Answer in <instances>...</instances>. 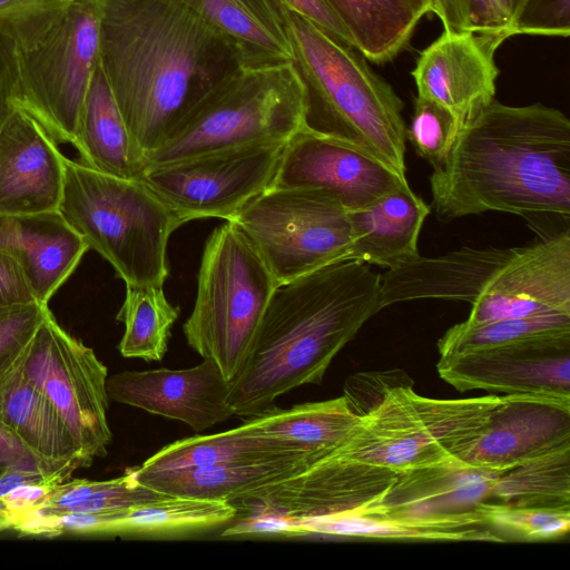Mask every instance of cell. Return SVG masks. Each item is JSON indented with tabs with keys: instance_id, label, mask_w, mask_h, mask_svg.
Here are the masks:
<instances>
[{
	"instance_id": "e575fe53",
	"label": "cell",
	"mask_w": 570,
	"mask_h": 570,
	"mask_svg": "<svg viewBox=\"0 0 570 570\" xmlns=\"http://www.w3.org/2000/svg\"><path fill=\"white\" fill-rule=\"evenodd\" d=\"M485 517L507 541L556 540L567 535L570 529V509H495Z\"/></svg>"
},
{
	"instance_id": "6da1fadb",
	"label": "cell",
	"mask_w": 570,
	"mask_h": 570,
	"mask_svg": "<svg viewBox=\"0 0 570 570\" xmlns=\"http://www.w3.org/2000/svg\"><path fill=\"white\" fill-rule=\"evenodd\" d=\"M440 222L509 213L540 239L570 230V120L560 110L495 99L461 127L430 178Z\"/></svg>"
},
{
	"instance_id": "4fadbf2b",
	"label": "cell",
	"mask_w": 570,
	"mask_h": 570,
	"mask_svg": "<svg viewBox=\"0 0 570 570\" xmlns=\"http://www.w3.org/2000/svg\"><path fill=\"white\" fill-rule=\"evenodd\" d=\"M287 141L250 144L146 169L139 179L183 224L229 220L271 187Z\"/></svg>"
},
{
	"instance_id": "5bb4252c",
	"label": "cell",
	"mask_w": 570,
	"mask_h": 570,
	"mask_svg": "<svg viewBox=\"0 0 570 570\" xmlns=\"http://www.w3.org/2000/svg\"><path fill=\"white\" fill-rule=\"evenodd\" d=\"M436 368L460 392L570 399V333L456 354L440 358Z\"/></svg>"
},
{
	"instance_id": "d6a6232c",
	"label": "cell",
	"mask_w": 570,
	"mask_h": 570,
	"mask_svg": "<svg viewBox=\"0 0 570 570\" xmlns=\"http://www.w3.org/2000/svg\"><path fill=\"white\" fill-rule=\"evenodd\" d=\"M167 494L139 483L134 469L106 481L67 480L57 484L38 512H110L157 500Z\"/></svg>"
},
{
	"instance_id": "7a4b0ae2",
	"label": "cell",
	"mask_w": 570,
	"mask_h": 570,
	"mask_svg": "<svg viewBox=\"0 0 570 570\" xmlns=\"http://www.w3.org/2000/svg\"><path fill=\"white\" fill-rule=\"evenodd\" d=\"M99 62L146 158L243 67L234 48L178 0H100Z\"/></svg>"
},
{
	"instance_id": "7c38bea8",
	"label": "cell",
	"mask_w": 570,
	"mask_h": 570,
	"mask_svg": "<svg viewBox=\"0 0 570 570\" xmlns=\"http://www.w3.org/2000/svg\"><path fill=\"white\" fill-rule=\"evenodd\" d=\"M18 364L50 402L90 465L107 454L108 370L94 350L63 330L49 309Z\"/></svg>"
},
{
	"instance_id": "bcb514c9",
	"label": "cell",
	"mask_w": 570,
	"mask_h": 570,
	"mask_svg": "<svg viewBox=\"0 0 570 570\" xmlns=\"http://www.w3.org/2000/svg\"><path fill=\"white\" fill-rule=\"evenodd\" d=\"M414 4L419 8V10L425 14L431 12V1L430 0H412Z\"/></svg>"
},
{
	"instance_id": "8d00e7d4",
	"label": "cell",
	"mask_w": 570,
	"mask_h": 570,
	"mask_svg": "<svg viewBox=\"0 0 570 570\" xmlns=\"http://www.w3.org/2000/svg\"><path fill=\"white\" fill-rule=\"evenodd\" d=\"M48 311L39 302L0 306V375L17 364Z\"/></svg>"
},
{
	"instance_id": "603a6c76",
	"label": "cell",
	"mask_w": 570,
	"mask_h": 570,
	"mask_svg": "<svg viewBox=\"0 0 570 570\" xmlns=\"http://www.w3.org/2000/svg\"><path fill=\"white\" fill-rule=\"evenodd\" d=\"M217 31L244 69L293 63L278 12L268 0H178Z\"/></svg>"
},
{
	"instance_id": "ac0fdd59",
	"label": "cell",
	"mask_w": 570,
	"mask_h": 570,
	"mask_svg": "<svg viewBox=\"0 0 570 570\" xmlns=\"http://www.w3.org/2000/svg\"><path fill=\"white\" fill-rule=\"evenodd\" d=\"M504 40L499 35L444 30L416 60L412 77L417 96L446 108L463 125L494 99V53Z\"/></svg>"
},
{
	"instance_id": "f6af8a7d",
	"label": "cell",
	"mask_w": 570,
	"mask_h": 570,
	"mask_svg": "<svg viewBox=\"0 0 570 570\" xmlns=\"http://www.w3.org/2000/svg\"><path fill=\"white\" fill-rule=\"evenodd\" d=\"M512 23L515 32V21L527 0H498ZM517 36V33H515Z\"/></svg>"
},
{
	"instance_id": "f35d334b",
	"label": "cell",
	"mask_w": 570,
	"mask_h": 570,
	"mask_svg": "<svg viewBox=\"0 0 570 570\" xmlns=\"http://www.w3.org/2000/svg\"><path fill=\"white\" fill-rule=\"evenodd\" d=\"M401 385H413V381L401 370L357 373L344 384V394L352 411L360 417L376 409L387 393Z\"/></svg>"
},
{
	"instance_id": "d4e9b609",
	"label": "cell",
	"mask_w": 570,
	"mask_h": 570,
	"mask_svg": "<svg viewBox=\"0 0 570 570\" xmlns=\"http://www.w3.org/2000/svg\"><path fill=\"white\" fill-rule=\"evenodd\" d=\"M75 148L85 165L122 178H139L145 157L135 145L98 63L77 128Z\"/></svg>"
},
{
	"instance_id": "9c48e42d",
	"label": "cell",
	"mask_w": 570,
	"mask_h": 570,
	"mask_svg": "<svg viewBox=\"0 0 570 570\" xmlns=\"http://www.w3.org/2000/svg\"><path fill=\"white\" fill-rule=\"evenodd\" d=\"M503 395L439 400L413 385L392 389L362 417L335 453L346 460L397 473L455 461L479 435Z\"/></svg>"
},
{
	"instance_id": "b9f144b4",
	"label": "cell",
	"mask_w": 570,
	"mask_h": 570,
	"mask_svg": "<svg viewBox=\"0 0 570 570\" xmlns=\"http://www.w3.org/2000/svg\"><path fill=\"white\" fill-rule=\"evenodd\" d=\"M268 1L277 12L282 8L294 11L316 24L337 41L354 48L348 32L323 0Z\"/></svg>"
},
{
	"instance_id": "836d02e7",
	"label": "cell",
	"mask_w": 570,
	"mask_h": 570,
	"mask_svg": "<svg viewBox=\"0 0 570 570\" xmlns=\"http://www.w3.org/2000/svg\"><path fill=\"white\" fill-rule=\"evenodd\" d=\"M462 126L446 108L416 96L406 140L434 169L446 160Z\"/></svg>"
},
{
	"instance_id": "7dc6e473",
	"label": "cell",
	"mask_w": 570,
	"mask_h": 570,
	"mask_svg": "<svg viewBox=\"0 0 570 570\" xmlns=\"http://www.w3.org/2000/svg\"><path fill=\"white\" fill-rule=\"evenodd\" d=\"M1 530V529H0Z\"/></svg>"
},
{
	"instance_id": "4316f807",
	"label": "cell",
	"mask_w": 570,
	"mask_h": 570,
	"mask_svg": "<svg viewBox=\"0 0 570 570\" xmlns=\"http://www.w3.org/2000/svg\"><path fill=\"white\" fill-rule=\"evenodd\" d=\"M367 60L385 63L409 43L424 16L412 0H323Z\"/></svg>"
},
{
	"instance_id": "ab89813d",
	"label": "cell",
	"mask_w": 570,
	"mask_h": 570,
	"mask_svg": "<svg viewBox=\"0 0 570 570\" xmlns=\"http://www.w3.org/2000/svg\"><path fill=\"white\" fill-rule=\"evenodd\" d=\"M517 35H570V0H527L517 21Z\"/></svg>"
},
{
	"instance_id": "44dd1931",
	"label": "cell",
	"mask_w": 570,
	"mask_h": 570,
	"mask_svg": "<svg viewBox=\"0 0 570 570\" xmlns=\"http://www.w3.org/2000/svg\"><path fill=\"white\" fill-rule=\"evenodd\" d=\"M431 213L410 185L386 194L375 203L348 212L352 248L350 259L385 269L417 257L419 237Z\"/></svg>"
},
{
	"instance_id": "ba28073f",
	"label": "cell",
	"mask_w": 570,
	"mask_h": 570,
	"mask_svg": "<svg viewBox=\"0 0 570 570\" xmlns=\"http://www.w3.org/2000/svg\"><path fill=\"white\" fill-rule=\"evenodd\" d=\"M243 230L227 220L206 240L194 308L184 323L188 345L232 381L243 367L277 286Z\"/></svg>"
},
{
	"instance_id": "83f0119b",
	"label": "cell",
	"mask_w": 570,
	"mask_h": 570,
	"mask_svg": "<svg viewBox=\"0 0 570 570\" xmlns=\"http://www.w3.org/2000/svg\"><path fill=\"white\" fill-rule=\"evenodd\" d=\"M237 508L225 500L165 495L120 510L112 534L167 538L199 533L232 523Z\"/></svg>"
},
{
	"instance_id": "484cf974",
	"label": "cell",
	"mask_w": 570,
	"mask_h": 570,
	"mask_svg": "<svg viewBox=\"0 0 570 570\" xmlns=\"http://www.w3.org/2000/svg\"><path fill=\"white\" fill-rule=\"evenodd\" d=\"M307 452L294 442L262 433L252 419L237 428L210 435H196L165 445L138 469L173 471L214 465L250 464Z\"/></svg>"
},
{
	"instance_id": "3957f363",
	"label": "cell",
	"mask_w": 570,
	"mask_h": 570,
	"mask_svg": "<svg viewBox=\"0 0 570 570\" xmlns=\"http://www.w3.org/2000/svg\"><path fill=\"white\" fill-rule=\"evenodd\" d=\"M381 274L338 261L275 287L238 374L228 382L234 415L250 419L281 395L321 384L337 353L381 308Z\"/></svg>"
},
{
	"instance_id": "f546056e",
	"label": "cell",
	"mask_w": 570,
	"mask_h": 570,
	"mask_svg": "<svg viewBox=\"0 0 570 570\" xmlns=\"http://www.w3.org/2000/svg\"><path fill=\"white\" fill-rule=\"evenodd\" d=\"M125 301L116 316L125 332L118 344L124 357L161 361L168 350L179 308L160 285H126Z\"/></svg>"
},
{
	"instance_id": "ffe728a7",
	"label": "cell",
	"mask_w": 570,
	"mask_h": 570,
	"mask_svg": "<svg viewBox=\"0 0 570 570\" xmlns=\"http://www.w3.org/2000/svg\"><path fill=\"white\" fill-rule=\"evenodd\" d=\"M89 249L61 212L0 216V250L20 265L41 304H47Z\"/></svg>"
},
{
	"instance_id": "f1b7e54d",
	"label": "cell",
	"mask_w": 570,
	"mask_h": 570,
	"mask_svg": "<svg viewBox=\"0 0 570 570\" xmlns=\"http://www.w3.org/2000/svg\"><path fill=\"white\" fill-rule=\"evenodd\" d=\"M264 434L291 441L305 451L334 450L357 429L362 417L346 399L307 402L288 409H277L250 417Z\"/></svg>"
},
{
	"instance_id": "e0dca14e",
	"label": "cell",
	"mask_w": 570,
	"mask_h": 570,
	"mask_svg": "<svg viewBox=\"0 0 570 570\" xmlns=\"http://www.w3.org/2000/svg\"><path fill=\"white\" fill-rule=\"evenodd\" d=\"M109 399L202 432L234 416L228 381L215 361L183 370L124 371L107 379Z\"/></svg>"
},
{
	"instance_id": "7bdbcfd3",
	"label": "cell",
	"mask_w": 570,
	"mask_h": 570,
	"mask_svg": "<svg viewBox=\"0 0 570 570\" xmlns=\"http://www.w3.org/2000/svg\"><path fill=\"white\" fill-rule=\"evenodd\" d=\"M38 302L17 261L0 250V306Z\"/></svg>"
},
{
	"instance_id": "8992f818",
	"label": "cell",
	"mask_w": 570,
	"mask_h": 570,
	"mask_svg": "<svg viewBox=\"0 0 570 570\" xmlns=\"http://www.w3.org/2000/svg\"><path fill=\"white\" fill-rule=\"evenodd\" d=\"M59 210L126 285L164 286L168 239L184 224L142 180L66 158Z\"/></svg>"
},
{
	"instance_id": "30bf717a",
	"label": "cell",
	"mask_w": 570,
	"mask_h": 570,
	"mask_svg": "<svg viewBox=\"0 0 570 570\" xmlns=\"http://www.w3.org/2000/svg\"><path fill=\"white\" fill-rule=\"evenodd\" d=\"M100 0H70L42 29L13 43L14 107L32 116L58 144L76 140L99 63Z\"/></svg>"
},
{
	"instance_id": "9a60e30c",
	"label": "cell",
	"mask_w": 570,
	"mask_h": 570,
	"mask_svg": "<svg viewBox=\"0 0 570 570\" xmlns=\"http://www.w3.org/2000/svg\"><path fill=\"white\" fill-rule=\"evenodd\" d=\"M406 185V178L382 163L345 144L301 129L286 142L269 188L318 190L353 212Z\"/></svg>"
},
{
	"instance_id": "5b68a950",
	"label": "cell",
	"mask_w": 570,
	"mask_h": 570,
	"mask_svg": "<svg viewBox=\"0 0 570 570\" xmlns=\"http://www.w3.org/2000/svg\"><path fill=\"white\" fill-rule=\"evenodd\" d=\"M305 91L303 127L345 144L406 178L404 102L356 49L301 14L282 8Z\"/></svg>"
},
{
	"instance_id": "2e32d148",
	"label": "cell",
	"mask_w": 570,
	"mask_h": 570,
	"mask_svg": "<svg viewBox=\"0 0 570 570\" xmlns=\"http://www.w3.org/2000/svg\"><path fill=\"white\" fill-rule=\"evenodd\" d=\"M568 448L570 399L503 395L482 431L455 461L499 471Z\"/></svg>"
},
{
	"instance_id": "d590c367",
	"label": "cell",
	"mask_w": 570,
	"mask_h": 570,
	"mask_svg": "<svg viewBox=\"0 0 570 570\" xmlns=\"http://www.w3.org/2000/svg\"><path fill=\"white\" fill-rule=\"evenodd\" d=\"M431 12L445 31L515 36L511 21L498 0H430Z\"/></svg>"
},
{
	"instance_id": "52a82bcc",
	"label": "cell",
	"mask_w": 570,
	"mask_h": 570,
	"mask_svg": "<svg viewBox=\"0 0 570 570\" xmlns=\"http://www.w3.org/2000/svg\"><path fill=\"white\" fill-rule=\"evenodd\" d=\"M305 91L293 63L242 68L145 158V169L245 145L288 140L303 127Z\"/></svg>"
},
{
	"instance_id": "74e56055",
	"label": "cell",
	"mask_w": 570,
	"mask_h": 570,
	"mask_svg": "<svg viewBox=\"0 0 570 570\" xmlns=\"http://www.w3.org/2000/svg\"><path fill=\"white\" fill-rule=\"evenodd\" d=\"M70 0H0V35L18 43L42 29Z\"/></svg>"
},
{
	"instance_id": "8fae6325",
	"label": "cell",
	"mask_w": 570,
	"mask_h": 570,
	"mask_svg": "<svg viewBox=\"0 0 570 570\" xmlns=\"http://www.w3.org/2000/svg\"><path fill=\"white\" fill-rule=\"evenodd\" d=\"M229 220L278 283L351 257L348 212L318 190L268 188Z\"/></svg>"
},
{
	"instance_id": "d6986e66",
	"label": "cell",
	"mask_w": 570,
	"mask_h": 570,
	"mask_svg": "<svg viewBox=\"0 0 570 570\" xmlns=\"http://www.w3.org/2000/svg\"><path fill=\"white\" fill-rule=\"evenodd\" d=\"M66 158L47 130L16 107L0 132V216L58 210Z\"/></svg>"
},
{
	"instance_id": "4dcf8cb0",
	"label": "cell",
	"mask_w": 570,
	"mask_h": 570,
	"mask_svg": "<svg viewBox=\"0 0 570 570\" xmlns=\"http://www.w3.org/2000/svg\"><path fill=\"white\" fill-rule=\"evenodd\" d=\"M494 491L503 509H570V448L502 470Z\"/></svg>"
},
{
	"instance_id": "277c9868",
	"label": "cell",
	"mask_w": 570,
	"mask_h": 570,
	"mask_svg": "<svg viewBox=\"0 0 570 570\" xmlns=\"http://www.w3.org/2000/svg\"><path fill=\"white\" fill-rule=\"evenodd\" d=\"M470 304L469 323L570 313V232L521 247L463 246L381 274V308L415 299Z\"/></svg>"
},
{
	"instance_id": "7402d4cb",
	"label": "cell",
	"mask_w": 570,
	"mask_h": 570,
	"mask_svg": "<svg viewBox=\"0 0 570 570\" xmlns=\"http://www.w3.org/2000/svg\"><path fill=\"white\" fill-rule=\"evenodd\" d=\"M332 451H307L289 458L250 464L214 465L159 472L132 469L139 483L164 494L225 500L233 503L261 489L293 478Z\"/></svg>"
},
{
	"instance_id": "1f68e13d",
	"label": "cell",
	"mask_w": 570,
	"mask_h": 570,
	"mask_svg": "<svg viewBox=\"0 0 570 570\" xmlns=\"http://www.w3.org/2000/svg\"><path fill=\"white\" fill-rule=\"evenodd\" d=\"M566 333H570V313L562 312L476 324L463 321L442 335L438 341V350L440 358H444L470 351Z\"/></svg>"
},
{
	"instance_id": "cb8c5ba5",
	"label": "cell",
	"mask_w": 570,
	"mask_h": 570,
	"mask_svg": "<svg viewBox=\"0 0 570 570\" xmlns=\"http://www.w3.org/2000/svg\"><path fill=\"white\" fill-rule=\"evenodd\" d=\"M0 420L48 465L70 473L89 465L50 402L26 379L18 362L0 375Z\"/></svg>"
},
{
	"instance_id": "ee69618b",
	"label": "cell",
	"mask_w": 570,
	"mask_h": 570,
	"mask_svg": "<svg viewBox=\"0 0 570 570\" xmlns=\"http://www.w3.org/2000/svg\"><path fill=\"white\" fill-rule=\"evenodd\" d=\"M17 87L13 42L0 35V132L14 110Z\"/></svg>"
},
{
	"instance_id": "60d3db41",
	"label": "cell",
	"mask_w": 570,
	"mask_h": 570,
	"mask_svg": "<svg viewBox=\"0 0 570 570\" xmlns=\"http://www.w3.org/2000/svg\"><path fill=\"white\" fill-rule=\"evenodd\" d=\"M9 470L63 473L69 476L72 474L65 470L55 469L40 460L0 420V475Z\"/></svg>"
}]
</instances>
